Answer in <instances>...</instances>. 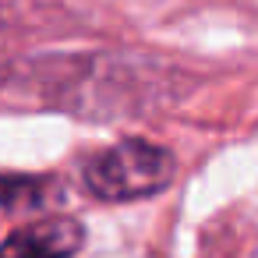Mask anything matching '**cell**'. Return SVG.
I'll use <instances>...</instances> for the list:
<instances>
[{
  "label": "cell",
  "instance_id": "cell-1",
  "mask_svg": "<svg viewBox=\"0 0 258 258\" xmlns=\"http://www.w3.org/2000/svg\"><path fill=\"white\" fill-rule=\"evenodd\" d=\"M177 159L170 149L145 138H120L82 166L85 187L103 202H135L159 195L173 180Z\"/></svg>",
  "mask_w": 258,
  "mask_h": 258
},
{
  "label": "cell",
  "instance_id": "cell-3",
  "mask_svg": "<svg viewBox=\"0 0 258 258\" xmlns=\"http://www.w3.org/2000/svg\"><path fill=\"white\" fill-rule=\"evenodd\" d=\"M57 195L53 177H32V173H0V205L11 212L43 209Z\"/></svg>",
  "mask_w": 258,
  "mask_h": 258
},
{
  "label": "cell",
  "instance_id": "cell-4",
  "mask_svg": "<svg viewBox=\"0 0 258 258\" xmlns=\"http://www.w3.org/2000/svg\"><path fill=\"white\" fill-rule=\"evenodd\" d=\"M0 25H4V22H0Z\"/></svg>",
  "mask_w": 258,
  "mask_h": 258
},
{
  "label": "cell",
  "instance_id": "cell-2",
  "mask_svg": "<svg viewBox=\"0 0 258 258\" xmlns=\"http://www.w3.org/2000/svg\"><path fill=\"white\" fill-rule=\"evenodd\" d=\"M85 230L75 216H46L32 226L15 230L0 244V258H71L78 254Z\"/></svg>",
  "mask_w": 258,
  "mask_h": 258
}]
</instances>
